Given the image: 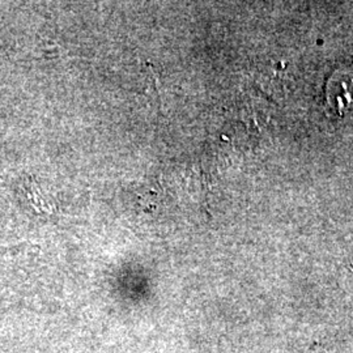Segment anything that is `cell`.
<instances>
[{
  "label": "cell",
  "instance_id": "1",
  "mask_svg": "<svg viewBox=\"0 0 353 353\" xmlns=\"http://www.w3.org/2000/svg\"><path fill=\"white\" fill-rule=\"evenodd\" d=\"M28 186H29V189L26 190V192H28L29 199L33 203V205L41 212H50L51 204L43 201V198L39 194V190L34 186V183L30 182Z\"/></svg>",
  "mask_w": 353,
  "mask_h": 353
}]
</instances>
